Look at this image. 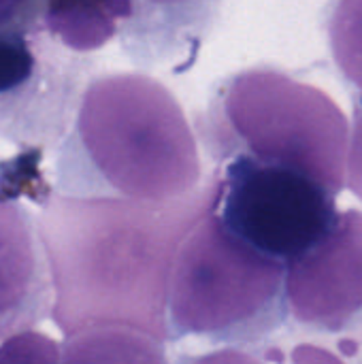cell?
Returning <instances> with one entry per match:
<instances>
[{"mask_svg": "<svg viewBox=\"0 0 362 364\" xmlns=\"http://www.w3.org/2000/svg\"><path fill=\"white\" fill-rule=\"evenodd\" d=\"M218 200V175L175 200L53 194L36 230L49 264L51 318L68 337L122 326L169 341L177 247Z\"/></svg>", "mask_w": 362, "mask_h": 364, "instance_id": "1", "label": "cell"}, {"mask_svg": "<svg viewBox=\"0 0 362 364\" xmlns=\"http://www.w3.org/2000/svg\"><path fill=\"white\" fill-rule=\"evenodd\" d=\"M58 175L64 194L134 200H175L205 183L181 105L141 73H111L85 87Z\"/></svg>", "mask_w": 362, "mask_h": 364, "instance_id": "2", "label": "cell"}, {"mask_svg": "<svg viewBox=\"0 0 362 364\" xmlns=\"http://www.w3.org/2000/svg\"><path fill=\"white\" fill-rule=\"evenodd\" d=\"M198 132L209 154H235L292 166L335 198L346 186L350 126L339 105L320 87L275 68H250L213 94Z\"/></svg>", "mask_w": 362, "mask_h": 364, "instance_id": "3", "label": "cell"}, {"mask_svg": "<svg viewBox=\"0 0 362 364\" xmlns=\"http://www.w3.org/2000/svg\"><path fill=\"white\" fill-rule=\"evenodd\" d=\"M286 264L239 239L209 209L181 239L166 301L169 341L243 346L286 318Z\"/></svg>", "mask_w": 362, "mask_h": 364, "instance_id": "4", "label": "cell"}, {"mask_svg": "<svg viewBox=\"0 0 362 364\" xmlns=\"http://www.w3.org/2000/svg\"><path fill=\"white\" fill-rule=\"evenodd\" d=\"M218 173L215 213L239 239L288 264L335 224V196L305 173L235 154Z\"/></svg>", "mask_w": 362, "mask_h": 364, "instance_id": "5", "label": "cell"}, {"mask_svg": "<svg viewBox=\"0 0 362 364\" xmlns=\"http://www.w3.org/2000/svg\"><path fill=\"white\" fill-rule=\"evenodd\" d=\"M286 303L294 320L339 333L362 316V213H337L331 230L286 264Z\"/></svg>", "mask_w": 362, "mask_h": 364, "instance_id": "6", "label": "cell"}, {"mask_svg": "<svg viewBox=\"0 0 362 364\" xmlns=\"http://www.w3.org/2000/svg\"><path fill=\"white\" fill-rule=\"evenodd\" d=\"M53 288L38 230L26 209L0 196V341L51 314Z\"/></svg>", "mask_w": 362, "mask_h": 364, "instance_id": "7", "label": "cell"}, {"mask_svg": "<svg viewBox=\"0 0 362 364\" xmlns=\"http://www.w3.org/2000/svg\"><path fill=\"white\" fill-rule=\"evenodd\" d=\"M220 0H132L128 28L130 51L162 60L173 45L198 41Z\"/></svg>", "mask_w": 362, "mask_h": 364, "instance_id": "8", "label": "cell"}, {"mask_svg": "<svg viewBox=\"0 0 362 364\" xmlns=\"http://www.w3.org/2000/svg\"><path fill=\"white\" fill-rule=\"evenodd\" d=\"M132 17V0H45L43 28L73 51H96Z\"/></svg>", "mask_w": 362, "mask_h": 364, "instance_id": "9", "label": "cell"}, {"mask_svg": "<svg viewBox=\"0 0 362 364\" xmlns=\"http://www.w3.org/2000/svg\"><path fill=\"white\" fill-rule=\"evenodd\" d=\"M329 36L337 66L362 90V0H337L329 21Z\"/></svg>", "mask_w": 362, "mask_h": 364, "instance_id": "10", "label": "cell"}, {"mask_svg": "<svg viewBox=\"0 0 362 364\" xmlns=\"http://www.w3.org/2000/svg\"><path fill=\"white\" fill-rule=\"evenodd\" d=\"M36 70L28 34L0 30V96L23 87Z\"/></svg>", "mask_w": 362, "mask_h": 364, "instance_id": "11", "label": "cell"}, {"mask_svg": "<svg viewBox=\"0 0 362 364\" xmlns=\"http://www.w3.org/2000/svg\"><path fill=\"white\" fill-rule=\"evenodd\" d=\"M0 360L6 363H21V360H30V363H55L60 360L58 354V343L34 333V331H23V333H15L6 339H2L0 346Z\"/></svg>", "mask_w": 362, "mask_h": 364, "instance_id": "12", "label": "cell"}, {"mask_svg": "<svg viewBox=\"0 0 362 364\" xmlns=\"http://www.w3.org/2000/svg\"><path fill=\"white\" fill-rule=\"evenodd\" d=\"M45 0H0V30L30 34L43 28Z\"/></svg>", "mask_w": 362, "mask_h": 364, "instance_id": "13", "label": "cell"}, {"mask_svg": "<svg viewBox=\"0 0 362 364\" xmlns=\"http://www.w3.org/2000/svg\"><path fill=\"white\" fill-rule=\"evenodd\" d=\"M346 177H348L350 190L362 200V102L356 109L354 128H352V141L348 143Z\"/></svg>", "mask_w": 362, "mask_h": 364, "instance_id": "14", "label": "cell"}]
</instances>
